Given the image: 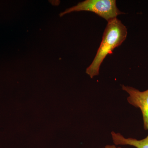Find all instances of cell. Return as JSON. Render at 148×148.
Returning <instances> with one entry per match:
<instances>
[{"label": "cell", "mask_w": 148, "mask_h": 148, "mask_svg": "<svg viewBox=\"0 0 148 148\" xmlns=\"http://www.w3.org/2000/svg\"><path fill=\"white\" fill-rule=\"evenodd\" d=\"M108 22L95 58L86 71L91 78L99 75L100 67L106 56L112 54L127 38V28L119 19L115 18Z\"/></svg>", "instance_id": "cell-1"}, {"label": "cell", "mask_w": 148, "mask_h": 148, "mask_svg": "<svg viewBox=\"0 0 148 148\" xmlns=\"http://www.w3.org/2000/svg\"><path fill=\"white\" fill-rule=\"evenodd\" d=\"M80 11L93 12L108 22L117 18L118 15L125 14L118 8L115 0H86L67 9L60 13L59 16L62 17L67 14Z\"/></svg>", "instance_id": "cell-2"}, {"label": "cell", "mask_w": 148, "mask_h": 148, "mask_svg": "<svg viewBox=\"0 0 148 148\" xmlns=\"http://www.w3.org/2000/svg\"><path fill=\"white\" fill-rule=\"evenodd\" d=\"M121 88L129 95L127 98L128 103L140 109L143 115L144 128L148 130V89L141 91L135 88L123 84Z\"/></svg>", "instance_id": "cell-3"}, {"label": "cell", "mask_w": 148, "mask_h": 148, "mask_svg": "<svg viewBox=\"0 0 148 148\" xmlns=\"http://www.w3.org/2000/svg\"><path fill=\"white\" fill-rule=\"evenodd\" d=\"M113 142L115 145H129L136 148H148V135L144 139L138 140L135 138H125L119 133L111 132Z\"/></svg>", "instance_id": "cell-4"}, {"label": "cell", "mask_w": 148, "mask_h": 148, "mask_svg": "<svg viewBox=\"0 0 148 148\" xmlns=\"http://www.w3.org/2000/svg\"><path fill=\"white\" fill-rule=\"evenodd\" d=\"M103 148H121L119 147H116L115 145H107Z\"/></svg>", "instance_id": "cell-5"}]
</instances>
